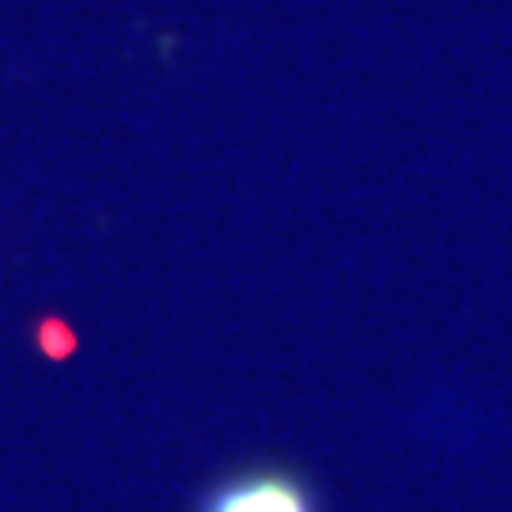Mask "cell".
Listing matches in <instances>:
<instances>
[{"label":"cell","mask_w":512,"mask_h":512,"mask_svg":"<svg viewBox=\"0 0 512 512\" xmlns=\"http://www.w3.org/2000/svg\"><path fill=\"white\" fill-rule=\"evenodd\" d=\"M202 512H315V501L300 478L266 467L224 478L205 494Z\"/></svg>","instance_id":"obj_1"}]
</instances>
